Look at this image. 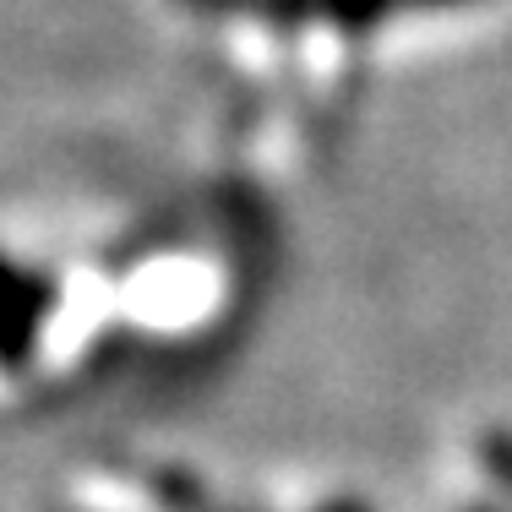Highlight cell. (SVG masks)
Wrapping results in <instances>:
<instances>
[{
	"label": "cell",
	"instance_id": "obj_1",
	"mask_svg": "<svg viewBox=\"0 0 512 512\" xmlns=\"http://www.w3.org/2000/svg\"><path fill=\"white\" fill-rule=\"evenodd\" d=\"M44 306H50V284L0 262V360H22Z\"/></svg>",
	"mask_w": 512,
	"mask_h": 512
},
{
	"label": "cell",
	"instance_id": "obj_2",
	"mask_svg": "<svg viewBox=\"0 0 512 512\" xmlns=\"http://www.w3.org/2000/svg\"><path fill=\"white\" fill-rule=\"evenodd\" d=\"M327 512H365V507H355V502H338V507H327Z\"/></svg>",
	"mask_w": 512,
	"mask_h": 512
}]
</instances>
